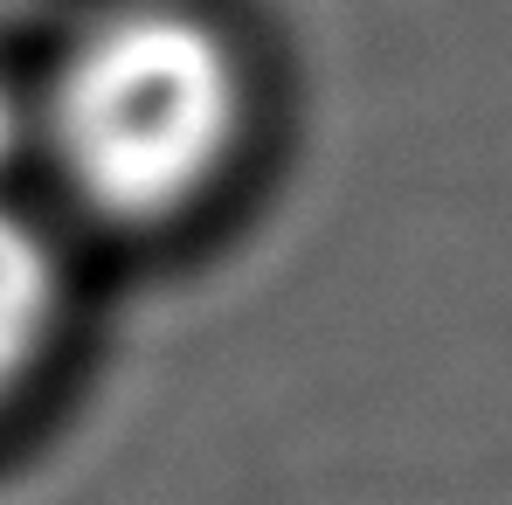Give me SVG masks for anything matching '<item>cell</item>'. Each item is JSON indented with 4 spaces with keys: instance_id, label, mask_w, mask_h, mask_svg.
<instances>
[{
    "instance_id": "2",
    "label": "cell",
    "mask_w": 512,
    "mask_h": 505,
    "mask_svg": "<svg viewBox=\"0 0 512 505\" xmlns=\"http://www.w3.org/2000/svg\"><path fill=\"white\" fill-rule=\"evenodd\" d=\"M63 326V256L56 243L0 201V402L42 367Z\"/></svg>"
},
{
    "instance_id": "3",
    "label": "cell",
    "mask_w": 512,
    "mask_h": 505,
    "mask_svg": "<svg viewBox=\"0 0 512 505\" xmlns=\"http://www.w3.org/2000/svg\"><path fill=\"white\" fill-rule=\"evenodd\" d=\"M7 146H14V104L0 97V160H7Z\"/></svg>"
},
{
    "instance_id": "1",
    "label": "cell",
    "mask_w": 512,
    "mask_h": 505,
    "mask_svg": "<svg viewBox=\"0 0 512 505\" xmlns=\"http://www.w3.org/2000/svg\"><path fill=\"white\" fill-rule=\"evenodd\" d=\"M243 132L250 77L236 42L173 0H132L90 21L42 104L63 187L125 229H160L208 201Z\"/></svg>"
}]
</instances>
